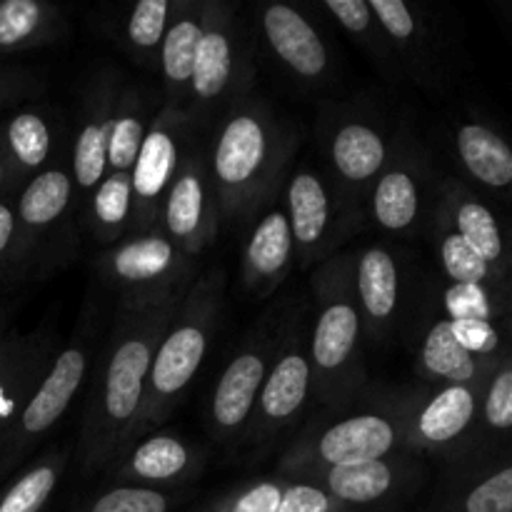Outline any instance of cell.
Instances as JSON below:
<instances>
[{"label":"cell","instance_id":"f6af8a7d","mask_svg":"<svg viewBox=\"0 0 512 512\" xmlns=\"http://www.w3.org/2000/svg\"><path fill=\"white\" fill-rule=\"evenodd\" d=\"M5 180V168H3V155H0V185H3Z\"/></svg>","mask_w":512,"mask_h":512},{"label":"cell","instance_id":"7a4b0ae2","mask_svg":"<svg viewBox=\"0 0 512 512\" xmlns=\"http://www.w3.org/2000/svg\"><path fill=\"white\" fill-rule=\"evenodd\" d=\"M295 145L290 125L260 98H240L225 110L205 153L220 223L243 225L268 208L288 178Z\"/></svg>","mask_w":512,"mask_h":512},{"label":"cell","instance_id":"ab89813d","mask_svg":"<svg viewBox=\"0 0 512 512\" xmlns=\"http://www.w3.org/2000/svg\"><path fill=\"white\" fill-rule=\"evenodd\" d=\"M445 310L448 320H488L493 315L488 293L483 285L453 283L445 290Z\"/></svg>","mask_w":512,"mask_h":512},{"label":"cell","instance_id":"30bf717a","mask_svg":"<svg viewBox=\"0 0 512 512\" xmlns=\"http://www.w3.org/2000/svg\"><path fill=\"white\" fill-rule=\"evenodd\" d=\"M273 348L275 333L268 323H260L248 330L243 343L225 363L208 400V425L218 443L240 445L248 435Z\"/></svg>","mask_w":512,"mask_h":512},{"label":"cell","instance_id":"74e56055","mask_svg":"<svg viewBox=\"0 0 512 512\" xmlns=\"http://www.w3.org/2000/svg\"><path fill=\"white\" fill-rule=\"evenodd\" d=\"M440 265L453 283L483 285L490 278V263L453 230L440 238Z\"/></svg>","mask_w":512,"mask_h":512},{"label":"cell","instance_id":"ac0fdd59","mask_svg":"<svg viewBox=\"0 0 512 512\" xmlns=\"http://www.w3.org/2000/svg\"><path fill=\"white\" fill-rule=\"evenodd\" d=\"M118 73L103 70L88 83L80 110L78 133L73 140V183L90 195L108 173V145L118 108Z\"/></svg>","mask_w":512,"mask_h":512},{"label":"cell","instance_id":"7c38bea8","mask_svg":"<svg viewBox=\"0 0 512 512\" xmlns=\"http://www.w3.org/2000/svg\"><path fill=\"white\" fill-rule=\"evenodd\" d=\"M283 208L288 213L300 265L323 263L333 255L343 235L353 228L338 193L313 168H295L285 178Z\"/></svg>","mask_w":512,"mask_h":512},{"label":"cell","instance_id":"d4e9b609","mask_svg":"<svg viewBox=\"0 0 512 512\" xmlns=\"http://www.w3.org/2000/svg\"><path fill=\"white\" fill-rule=\"evenodd\" d=\"M418 370L428 383L438 385H473L478 380V358L458 343L453 323L448 318L435 320L425 330L418 350Z\"/></svg>","mask_w":512,"mask_h":512},{"label":"cell","instance_id":"ee69618b","mask_svg":"<svg viewBox=\"0 0 512 512\" xmlns=\"http://www.w3.org/2000/svg\"><path fill=\"white\" fill-rule=\"evenodd\" d=\"M15 223H18V220H15L13 210H10L8 205L0 203V255L5 253V248H8L10 240H13Z\"/></svg>","mask_w":512,"mask_h":512},{"label":"cell","instance_id":"b9f144b4","mask_svg":"<svg viewBox=\"0 0 512 512\" xmlns=\"http://www.w3.org/2000/svg\"><path fill=\"white\" fill-rule=\"evenodd\" d=\"M485 423L493 430L512 428V368L500 370L490 380L488 395H485Z\"/></svg>","mask_w":512,"mask_h":512},{"label":"cell","instance_id":"3957f363","mask_svg":"<svg viewBox=\"0 0 512 512\" xmlns=\"http://www.w3.org/2000/svg\"><path fill=\"white\" fill-rule=\"evenodd\" d=\"M405 453V390L375 393L365 388L355 400L328 408L295 433L280 455L278 475L345 468Z\"/></svg>","mask_w":512,"mask_h":512},{"label":"cell","instance_id":"836d02e7","mask_svg":"<svg viewBox=\"0 0 512 512\" xmlns=\"http://www.w3.org/2000/svg\"><path fill=\"white\" fill-rule=\"evenodd\" d=\"M445 200L453 208V233L468 240L490 265L503 258V235L495 215L483 203L465 195H448Z\"/></svg>","mask_w":512,"mask_h":512},{"label":"cell","instance_id":"d590c367","mask_svg":"<svg viewBox=\"0 0 512 512\" xmlns=\"http://www.w3.org/2000/svg\"><path fill=\"white\" fill-rule=\"evenodd\" d=\"M180 503L175 490H150L135 485H110L70 512H170Z\"/></svg>","mask_w":512,"mask_h":512},{"label":"cell","instance_id":"f1b7e54d","mask_svg":"<svg viewBox=\"0 0 512 512\" xmlns=\"http://www.w3.org/2000/svg\"><path fill=\"white\" fill-rule=\"evenodd\" d=\"M150 115L148 98L138 88H120L118 108H115L113 133L108 145L110 173H130L140 153L145 133H148Z\"/></svg>","mask_w":512,"mask_h":512},{"label":"cell","instance_id":"44dd1931","mask_svg":"<svg viewBox=\"0 0 512 512\" xmlns=\"http://www.w3.org/2000/svg\"><path fill=\"white\" fill-rule=\"evenodd\" d=\"M295 240L283 205H268L243 248L240 283L255 298L273 295L295 263Z\"/></svg>","mask_w":512,"mask_h":512},{"label":"cell","instance_id":"f546056e","mask_svg":"<svg viewBox=\"0 0 512 512\" xmlns=\"http://www.w3.org/2000/svg\"><path fill=\"white\" fill-rule=\"evenodd\" d=\"M323 10L350 35L360 48L380 65V70L398 78L400 68L388 48V40L380 33L368 0H325Z\"/></svg>","mask_w":512,"mask_h":512},{"label":"cell","instance_id":"52a82bcc","mask_svg":"<svg viewBox=\"0 0 512 512\" xmlns=\"http://www.w3.org/2000/svg\"><path fill=\"white\" fill-rule=\"evenodd\" d=\"M320 148L333 175L330 185L345 213L355 218L368 205L370 190L393 155L383 123L363 110L333 108L320 123Z\"/></svg>","mask_w":512,"mask_h":512},{"label":"cell","instance_id":"5bb4252c","mask_svg":"<svg viewBox=\"0 0 512 512\" xmlns=\"http://www.w3.org/2000/svg\"><path fill=\"white\" fill-rule=\"evenodd\" d=\"M418 475L413 460L405 458V453H398L370 463L345 465V468L305 470L290 480L325 490L330 498L353 512H385L403 503L405 495L418 485Z\"/></svg>","mask_w":512,"mask_h":512},{"label":"cell","instance_id":"ba28073f","mask_svg":"<svg viewBox=\"0 0 512 512\" xmlns=\"http://www.w3.org/2000/svg\"><path fill=\"white\" fill-rule=\"evenodd\" d=\"M105 283L120 295V308L185 293L195 280V258L185 255L163 230L128 235L98 258Z\"/></svg>","mask_w":512,"mask_h":512},{"label":"cell","instance_id":"9c48e42d","mask_svg":"<svg viewBox=\"0 0 512 512\" xmlns=\"http://www.w3.org/2000/svg\"><path fill=\"white\" fill-rule=\"evenodd\" d=\"M310 400H313V368H310L303 310H298L275 330L273 358L245 440L255 445L270 443L298 423Z\"/></svg>","mask_w":512,"mask_h":512},{"label":"cell","instance_id":"8fae6325","mask_svg":"<svg viewBox=\"0 0 512 512\" xmlns=\"http://www.w3.org/2000/svg\"><path fill=\"white\" fill-rule=\"evenodd\" d=\"M193 143L190 123L185 113L160 105L158 113L150 118L140 153L135 158L130 180H133V225L130 235L150 233L160 228V210L165 195L173 185L180 168L183 153Z\"/></svg>","mask_w":512,"mask_h":512},{"label":"cell","instance_id":"cb8c5ba5","mask_svg":"<svg viewBox=\"0 0 512 512\" xmlns=\"http://www.w3.org/2000/svg\"><path fill=\"white\" fill-rule=\"evenodd\" d=\"M73 175L63 168H48L30 178L18 200V220L28 233L50 235L55 228H68L73 210Z\"/></svg>","mask_w":512,"mask_h":512},{"label":"cell","instance_id":"9a60e30c","mask_svg":"<svg viewBox=\"0 0 512 512\" xmlns=\"http://www.w3.org/2000/svg\"><path fill=\"white\" fill-rule=\"evenodd\" d=\"M93 338L80 333L55 353L48 370L18 415V455L43 440L63 420L93 368Z\"/></svg>","mask_w":512,"mask_h":512},{"label":"cell","instance_id":"e575fe53","mask_svg":"<svg viewBox=\"0 0 512 512\" xmlns=\"http://www.w3.org/2000/svg\"><path fill=\"white\" fill-rule=\"evenodd\" d=\"M8 148L15 163L25 173L40 170L48 163L50 150H53L50 123L40 113H33V110L18 113L8 125Z\"/></svg>","mask_w":512,"mask_h":512},{"label":"cell","instance_id":"4316f807","mask_svg":"<svg viewBox=\"0 0 512 512\" xmlns=\"http://www.w3.org/2000/svg\"><path fill=\"white\" fill-rule=\"evenodd\" d=\"M455 148L465 170L488 188H508L512 183L510 145L480 123H468L455 135Z\"/></svg>","mask_w":512,"mask_h":512},{"label":"cell","instance_id":"4dcf8cb0","mask_svg":"<svg viewBox=\"0 0 512 512\" xmlns=\"http://www.w3.org/2000/svg\"><path fill=\"white\" fill-rule=\"evenodd\" d=\"M65 465H68V453L63 450L45 455L5 490L0 498V512H43L60 485Z\"/></svg>","mask_w":512,"mask_h":512},{"label":"cell","instance_id":"484cf974","mask_svg":"<svg viewBox=\"0 0 512 512\" xmlns=\"http://www.w3.org/2000/svg\"><path fill=\"white\" fill-rule=\"evenodd\" d=\"M85 223L100 245H115L130 235L133 225V180L130 173H105L88 195Z\"/></svg>","mask_w":512,"mask_h":512},{"label":"cell","instance_id":"8992f818","mask_svg":"<svg viewBox=\"0 0 512 512\" xmlns=\"http://www.w3.org/2000/svg\"><path fill=\"white\" fill-rule=\"evenodd\" d=\"M253 80V63L248 40L233 13V5L223 0H205L203 38L195 53L193 83L188 93L185 118L195 120L225 113L233 103L245 98Z\"/></svg>","mask_w":512,"mask_h":512},{"label":"cell","instance_id":"ffe728a7","mask_svg":"<svg viewBox=\"0 0 512 512\" xmlns=\"http://www.w3.org/2000/svg\"><path fill=\"white\" fill-rule=\"evenodd\" d=\"M355 298L363 315V335L370 343H385L393 335L400 313L403 275L395 253L383 245H370L355 255Z\"/></svg>","mask_w":512,"mask_h":512},{"label":"cell","instance_id":"5b68a950","mask_svg":"<svg viewBox=\"0 0 512 512\" xmlns=\"http://www.w3.org/2000/svg\"><path fill=\"white\" fill-rule=\"evenodd\" d=\"M355 255L340 253L313 273V328L308 355L313 368V398L335 408L358 398L368 388L363 358V315L353 285Z\"/></svg>","mask_w":512,"mask_h":512},{"label":"cell","instance_id":"f35d334b","mask_svg":"<svg viewBox=\"0 0 512 512\" xmlns=\"http://www.w3.org/2000/svg\"><path fill=\"white\" fill-rule=\"evenodd\" d=\"M460 512H512V465L473 485L460 500Z\"/></svg>","mask_w":512,"mask_h":512},{"label":"cell","instance_id":"603a6c76","mask_svg":"<svg viewBox=\"0 0 512 512\" xmlns=\"http://www.w3.org/2000/svg\"><path fill=\"white\" fill-rule=\"evenodd\" d=\"M205 25V0H178L170 15V25L165 30L160 45L158 63L163 75L165 108L175 113H185L188 108L190 83H193L195 53L203 38Z\"/></svg>","mask_w":512,"mask_h":512},{"label":"cell","instance_id":"8d00e7d4","mask_svg":"<svg viewBox=\"0 0 512 512\" xmlns=\"http://www.w3.org/2000/svg\"><path fill=\"white\" fill-rule=\"evenodd\" d=\"M285 478H258L225 490L193 512H278L283 500Z\"/></svg>","mask_w":512,"mask_h":512},{"label":"cell","instance_id":"e0dca14e","mask_svg":"<svg viewBox=\"0 0 512 512\" xmlns=\"http://www.w3.org/2000/svg\"><path fill=\"white\" fill-rule=\"evenodd\" d=\"M115 465V485L175 490L198 478L205 453L180 435L155 430L138 440Z\"/></svg>","mask_w":512,"mask_h":512},{"label":"cell","instance_id":"6da1fadb","mask_svg":"<svg viewBox=\"0 0 512 512\" xmlns=\"http://www.w3.org/2000/svg\"><path fill=\"white\" fill-rule=\"evenodd\" d=\"M183 295H165L153 303L120 308L85 398L78 435V463L83 478L115 468L128 450L130 435L143 410L155 350L173 315L178 313Z\"/></svg>","mask_w":512,"mask_h":512},{"label":"cell","instance_id":"83f0119b","mask_svg":"<svg viewBox=\"0 0 512 512\" xmlns=\"http://www.w3.org/2000/svg\"><path fill=\"white\" fill-rule=\"evenodd\" d=\"M368 3L398 68L418 73L420 55L425 48V20L420 18L418 8L405 0H368Z\"/></svg>","mask_w":512,"mask_h":512},{"label":"cell","instance_id":"2e32d148","mask_svg":"<svg viewBox=\"0 0 512 512\" xmlns=\"http://www.w3.org/2000/svg\"><path fill=\"white\" fill-rule=\"evenodd\" d=\"M263 45L275 63L298 83L318 88L333 73V55L313 20L290 3L263 5L258 13Z\"/></svg>","mask_w":512,"mask_h":512},{"label":"cell","instance_id":"1f68e13d","mask_svg":"<svg viewBox=\"0 0 512 512\" xmlns=\"http://www.w3.org/2000/svg\"><path fill=\"white\" fill-rule=\"evenodd\" d=\"M58 13L40 0H3L0 3V48H23L53 38Z\"/></svg>","mask_w":512,"mask_h":512},{"label":"cell","instance_id":"7bdbcfd3","mask_svg":"<svg viewBox=\"0 0 512 512\" xmlns=\"http://www.w3.org/2000/svg\"><path fill=\"white\" fill-rule=\"evenodd\" d=\"M453 323V333L458 343L468 350L470 355H490L498 350L500 338L498 330L488 320H450Z\"/></svg>","mask_w":512,"mask_h":512},{"label":"cell","instance_id":"7402d4cb","mask_svg":"<svg viewBox=\"0 0 512 512\" xmlns=\"http://www.w3.org/2000/svg\"><path fill=\"white\" fill-rule=\"evenodd\" d=\"M423 208V173L420 158L405 138L393 143V155L368 195L370 218L385 233H408Z\"/></svg>","mask_w":512,"mask_h":512},{"label":"cell","instance_id":"d6986e66","mask_svg":"<svg viewBox=\"0 0 512 512\" xmlns=\"http://www.w3.org/2000/svg\"><path fill=\"white\" fill-rule=\"evenodd\" d=\"M478 413L473 385H443L433 393H405V448L443 450L453 445Z\"/></svg>","mask_w":512,"mask_h":512},{"label":"cell","instance_id":"277c9868","mask_svg":"<svg viewBox=\"0 0 512 512\" xmlns=\"http://www.w3.org/2000/svg\"><path fill=\"white\" fill-rule=\"evenodd\" d=\"M225 288H228L225 270L208 268L185 290L178 313L173 315L155 350L143 410L130 435L128 450L145 435L155 433L160 425L168 423L175 408L183 403L223 320Z\"/></svg>","mask_w":512,"mask_h":512},{"label":"cell","instance_id":"d6a6232c","mask_svg":"<svg viewBox=\"0 0 512 512\" xmlns=\"http://www.w3.org/2000/svg\"><path fill=\"white\" fill-rule=\"evenodd\" d=\"M175 3L170 0H140L128 10V18L123 20V40L125 50L138 58H158L160 45H163L165 30L170 25Z\"/></svg>","mask_w":512,"mask_h":512},{"label":"cell","instance_id":"4fadbf2b","mask_svg":"<svg viewBox=\"0 0 512 512\" xmlns=\"http://www.w3.org/2000/svg\"><path fill=\"white\" fill-rule=\"evenodd\" d=\"M220 205L205 150L190 143L160 210V230L190 258L203 255L220 230Z\"/></svg>","mask_w":512,"mask_h":512},{"label":"cell","instance_id":"60d3db41","mask_svg":"<svg viewBox=\"0 0 512 512\" xmlns=\"http://www.w3.org/2000/svg\"><path fill=\"white\" fill-rule=\"evenodd\" d=\"M278 512H353L330 498L325 490L315 488L310 483H300V480L285 478L283 500H280Z\"/></svg>","mask_w":512,"mask_h":512}]
</instances>
